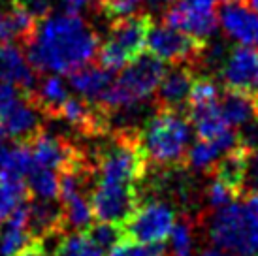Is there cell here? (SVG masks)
<instances>
[{
  "instance_id": "9a60e30c",
  "label": "cell",
  "mask_w": 258,
  "mask_h": 256,
  "mask_svg": "<svg viewBox=\"0 0 258 256\" xmlns=\"http://www.w3.org/2000/svg\"><path fill=\"white\" fill-rule=\"evenodd\" d=\"M36 15L15 0H0V43L25 47L38 25Z\"/></svg>"
},
{
  "instance_id": "5bb4252c",
  "label": "cell",
  "mask_w": 258,
  "mask_h": 256,
  "mask_svg": "<svg viewBox=\"0 0 258 256\" xmlns=\"http://www.w3.org/2000/svg\"><path fill=\"white\" fill-rule=\"evenodd\" d=\"M194 72L190 66H173L166 70L162 81L155 91V106L157 109H172L183 111L188 107V96L194 83Z\"/></svg>"
},
{
  "instance_id": "8fae6325",
  "label": "cell",
  "mask_w": 258,
  "mask_h": 256,
  "mask_svg": "<svg viewBox=\"0 0 258 256\" xmlns=\"http://www.w3.org/2000/svg\"><path fill=\"white\" fill-rule=\"evenodd\" d=\"M219 78L224 89L239 91L258 98V49L237 45L228 51Z\"/></svg>"
},
{
  "instance_id": "f546056e",
  "label": "cell",
  "mask_w": 258,
  "mask_h": 256,
  "mask_svg": "<svg viewBox=\"0 0 258 256\" xmlns=\"http://www.w3.org/2000/svg\"><path fill=\"white\" fill-rule=\"evenodd\" d=\"M144 0H102L98 4V12L104 14L109 21L119 19V17H126L138 12V8L142 6Z\"/></svg>"
},
{
  "instance_id": "ba28073f",
  "label": "cell",
  "mask_w": 258,
  "mask_h": 256,
  "mask_svg": "<svg viewBox=\"0 0 258 256\" xmlns=\"http://www.w3.org/2000/svg\"><path fill=\"white\" fill-rule=\"evenodd\" d=\"M140 204H142V196L136 185L93 183L91 206H93L94 219L98 222L124 226L134 217Z\"/></svg>"
},
{
  "instance_id": "8992f818",
  "label": "cell",
  "mask_w": 258,
  "mask_h": 256,
  "mask_svg": "<svg viewBox=\"0 0 258 256\" xmlns=\"http://www.w3.org/2000/svg\"><path fill=\"white\" fill-rule=\"evenodd\" d=\"M43 119L29 93L0 81V138L29 143L43 128Z\"/></svg>"
},
{
  "instance_id": "83f0119b",
  "label": "cell",
  "mask_w": 258,
  "mask_h": 256,
  "mask_svg": "<svg viewBox=\"0 0 258 256\" xmlns=\"http://www.w3.org/2000/svg\"><path fill=\"white\" fill-rule=\"evenodd\" d=\"M204 202H206V206H208V211H215V209H221L224 206H230V204H234L237 202L239 198V194H237L232 186L224 185L222 181L219 179H211V183L206 186V190H204Z\"/></svg>"
},
{
  "instance_id": "4316f807",
  "label": "cell",
  "mask_w": 258,
  "mask_h": 256,
  "mask_svg": "<svg viewBox=\"0 0 258 256\" xmlns=\"http://www.w3.org/2000/svg\"><path fill=\"white\" fill-rule=\"evenodd\" d=\"M221 93H222V89L215 79L202 76V78L194 79L192 89H190V96H188V107L217 104L219 98H221ZM188 107H186V109H188Z\"/></svg>"
},
{
  "instance_id": "4fadbf2b",
  "label": "cell",
  "mask_w": 258,
  "mask_h": 256,
  "mask_svg": "<svg viewBox=\"0 0 258 256\" xmlns=\"http://www.w3.org/2000/svg\"><path fill=\"white\" fill-rule=\"evenodd\" d=\"M34 164L40 168H49V170H64L74 158L78 157L83 149L64 136L51 134L45 128H42L32 140L29 142Z\"/></svg>"
},
{
  "instance_id": "ab89813d",
  "label": "cell",
  "mask_w": 258,
  "mask_h": 256,
  "mask_svg": "<svg viewBox=\"0 0 258 256\" xmlns=\"http://www.w3.org/2000/svg\"><path fill=\"white\" fill-rule=\"evenodd\" d=\"M213 2H217V0H213ZM219 2H239V0H219Z\"/></svg>"
},
{
  "instance_id": "2e32d148",
  "label": "cell",
  "mask_w": 258,
  "mask_h": 256,
  "mask_svg": "<svg viewBox=\"0 0 258 256\" xmlns=\"http://www.w3.org/2000/svg\"><path fill=\"white\" fill-rule=\"evenodd\" d=\"M34 66L27 58L19 43H0V81L19 87L25 93H32L38 85Z\"/></svg>"
},
{
  "instance_id": "7402d4cb",
  "label": "cell",
  "mask_w": 258,
  "mask_h": 256,
  "mask_svg": "<svg viewBox=\"0 0 258 256\" xmlns=\"http://www.w3.org/2000/svg\"><path fill=\"white\" fill-rule=\"evenodd\" d=\"M29 200L27 181L14 179L0 173V222H4L12 213Z\"/></svg>"
},
{
  "instance_id": "6da1fadb",
  "label": "cell",
  "mask_w": 258,
  "mask_h": 256,
  "mask_svg": "<svg viewBox=\"0 0 258 256\" xmlns=\"http://www.w3.org/2000/svg\"><path fill=\"white\" fill-rule=\"evenodd\" d=\"M100 43L93 25L79 12L68 10L40 17L34 34L23 49L36 72L66 76L93 62Z\"/></svg>"
},
{
  "instance_id": "ac0fdd59",
  "label": "cell",
  "mask_w": 258,
  "mask_h": 256,
  "mask_svg": "<svg viewBox=\"0 0 258 256\" xmlns=\"http://www.w3.org/2000/svg\"><path fill=\"white\" fill-rule=\"evenodd\" d=\"M219 113L228 126L243 128L258 117V98L251 94L222 89L219 98Z\"/></svg>"
},
{
  "instance_id": "1f68e13d",
  "label": "cell",
  "mask_w": 258,
  "mask_h": 256,
  "mask_svg": "<svg viewBox=\"0 0 258 256\" xmlns=\"http://www.w3.org/2000/svg\"><path fill=\"white\" fill-rule=\"evenodd\" d=\"M175 2L177 0H144V6H145L144 12H147L151 17H155V15H162L164 17V14Z\"/></svg>"
},
{
  "instance_id": "7a4b0ae2",
  "label": "cell",
  "mask_w": 258,
  "mask_h": 256,
  "mask_svg": "<svg viewBox=\"0 0 258 256\" xmlns=\"http://www.w3.org/2000/svg\"><path fill=\"white\" fill-rule=\"evenodd\" d=\"M190 121L183 111L157 109L145 128L140 132L142 149L147 158V166L157 168H177L185 166V158L190 147Z\"/></svg>"
},
{
  "instance_id": "836d02e7",
  "label": "cell",
  "mask_w": 258,
  "mask_h": 256,
  "mask_svg": "<svg viewBox=\"0 0 258 256\" xmlns=\"http://www.w3.org/2000/svg\"><path fill=\"white\" fill-rule=\"evenodd\" d=\"M243 196H245V200H243L245 209H247V211L258 221V190L247 192V194H243Z\"/></svg>"
},
{
  "instance_id": "74e56055",
  "label": "cell",
  "mask_w": 258,
  "mask_h": 256,
  "mask_svg": "<svg viewBox=\"0 0 258 256\" xmlns=\"http://www.w3.org/2000/svg\"><path fill=\"white\" fill-rule=\"evenodd\" d=\"M8 151H10V145H8V140L0 138V171L4 168V162H6Z\"/></svg>"
},
{
  "instance_id": "e0dca14e",
  "label": "cell",
  "mask_w": 258,
  "mask_h": 256,
  "mask_svg": "<svg viewBox=\"0 0 258 256\" xmlns=\"http://www.w3.org/2000/svg\"><path fill=\"white\" fill-rule=\"evenodd\" d=\"M29 200L0 222V256H21L36 243L29 228Z\"/></svg>"
},
{
  "instance_id": "f1b7e54d",
  "label": "cell",
  "mask_w": 258,
  "mask_h": 256,
  "mask_svg": "<svg viewBox=\"0 0 258 256\" xmlns=\"http://www.w3.org/2000/svg\"><path fill=\"white\" fill-rule=\"evenodd\" d=\"M87 234L93 237L96 245H100L104 250H111L124 237V230L122 226L117 224H109V222H98L87 230Z\"/></svg>"
},
{
  "instance_id": "3957f363",
  "label": "cell",
  "mask_w": 258,
  "mask_h": 256,
  "mask_svg": "<svg viewBox=\"0 0 258 256\" xmlns=\"http://www.w3.org/2000/svg\"><path fill=\"white\" fill-rule=\"evenodd\" d=\"M166 74L164 62L151 55H140L130 64H126L121 74L111 81L108 91L96 102L104 113L111 119V115L121 113L124 109H132L144 104L157 91L158 83Z\"/></svg>"
},
{
  "instance_id": "9c48e42d",
  "label": "cell",
  "mask_w": 258,
  "mask_h": 256,
  "mask_svg": "<svg viewBox=\"0 0 258 256\" xmlns=\"http://www.w3.org/2000/svg\"><path fill=\"white\" fill-rule=\"evenodd\" d=\"M164 25L192 36L200 42H208L215 36L219 27L213 0H177L164 14Z\"/></svg>"
},
{
  "instance_id": "7c38bea8",
  "label": "cell",
  "mask_w": 258,
  "mask_h": 256,
  "mask_svg": "<svg viewBox=\"0 0 258 256\" xmlns=\"http://www.w3.org/2000/svg\"><path fill=\"white\" fill-rule=\"evenodd\" d=\"M219 25L232 42L258 49V14L241 2H222L217 10Z\"/></svg>"
},
{
  "instance_id": "d6986e66",
  "label": "cell",
  "mask_w": 258,
  "mask_h": 256,
  "mask_svg": "<svg viewBox=\"0 0 258 256\" xmlns=\"http://www.w3.org/2000/svg\"><path fill=\"white\" fill-rule=\"evenodd\" d=\"M29 96L45 119L55 121L60 106L70 98V93H68V83L64 79L58 74H49L45 78L38 79L36 89Z\"/></svg>"
},
{
  "instance_id": "30bf717a",
  "label": "cell",
  "mask_w": 258,
  "mask_h": 256,
  "mask_svg": "<svg viewBox=\"0 0 258 256\" xmlns=\"http://www.w3.org/2000/svg\"><path fill=\"white\" fill-rule=\"evenodd\" d=\"M173 224L175 213L172 206L162 200H149L140 204L134 217L122 226V230L124 237L138 243H164L166 237H170Z\"/></svg>"
},
{
  "instance_id": "4dcf8cb0",
  "label": "cell",
  "mask_w": 258,
  "mask_h": 256,
  "mask_svg": "<svg viewBox=\"0 0 258 256\" xmlns=\"http://www.w3.org/2000/svg\"><path fill=\"white\" fill-rule=\"evenodd\" d=\"M243 190H245V194H247V192L258 190V149L249 151V157H247V168H245Z\"/></svg>"
},
{
  "instance_id": "ffe728a7",
  "label": "cell",
  "mask_w": 258,
  "mask_h": 256,
  "mask_svg": "<svg viewBox=\"0 0 258 256\" xmlns=\"http://www.w3.org/2000/svg\"><path fill=\"white\" fill-rule=\"evenodd\" d=\"M113 81V72L104 70L98 64H87L81 66L72 74H68V85L81 96L96 104L102 98V94L108 91V87Z\"/></svg>"
},
{
  "instance_id": "d590c367",
  "label": "cell",
  "mask_w": 258,
  "mask_h": 256,
  "mask_svg": "<svg viewBox=\"0 0 258 256\" xmlns=\"http://www.w3.org/2000/svg\"><path fill=\"white\" fill-rule=\"evenodd\" d=\"M21 256H51V254L47 252L45 245H42V243H34V245L29 247V249L25 250Z\"/></svg>"
},
{
  "instance_id": "44dd1931",
  "label": "cell",
  "mask_w": 258,
  "mask_h": 256,
  "mask_svg": "<svg viewBox=\"0 0 258 256\" xmlns=\"http://www.w3.org/2000/svg\"><path fill=\"white\" fill-rule=\"evenodd\" d=\"M196 226L198 222L188 213H183L175 221L170 232L168 256H194L196 250Z\"/></svg>"
},
{
  "instance_id": "603a6c76",
  "label": "cell",
  "mask_w": 258,
  "mask_h": 256,
  "mask_svg": "<svg viewBox=\"0 0 258 256\" xmlns=\"http://www.w3.org/2000/svg\"><path fill=\"white\" fill-rule=\"evenodd\" d=\"M30 198L36 200H58V188H60V175L57 170L40 168L34 166L27 177Z\"/></svg>"
},
{
  "instance_id": "8d00e7d4",
  "label": "cell",
  "mask_w": 258,
  "mask_h": 256,
  "mask_svg": "<svg viewBox=\"0 0 258 256\" xmlns=\"http://www.w3.org/2000/svg\"><path fill=\"white\" fill-rule=\"evenodd\" d=\"M198 256H237V254L230 252V250L219 249V247H211V249H204Z\"/></svg>"
},
{
  "instance_id": "5b68a950",
  "label": "cell",
  "mask_w": 258,
  "mask_h": 256,
  "mask_svg": "<svg viewBox=\"0 0 258 256\" xmlns=\"http://www.w3.org/2000/svg\"><path fill=\"white\" fill-rule=\"evenodd\" d=\"M153 17L147 12H136L126 17L113 19L108 38L100 43L96 55L98 66L108 72H119L144 53Z\"/></svg>"
},
{
  "instance_id": "d4e9b609",
  "label": "cell",
  "mask_w": 258,
  "mask_h": 256,
  "mask_svg": "<svg viewBox=\"0 0 258 256\" xmlns=\"http://www.w3.org/2000/svg\"><path fill=\"white\" fill-rule=\"evenodd\" d=\"M34 166L36 164H34V157H32L29 143H17L8 151L6 162H4V168L0 173L25 181L30 175V171L34 170Z\"/></svg>"
},
{
  "instance_id": "f35d334b",
  "label": "cell",
  "mask_w": 258,
  "mask_h": 256,
  "mask_svg": "<svg viewBox=\"0 0 258 256\" xmlns=\"http://www.w3.org/2000/svg\"><path fill=\"white\" fill-rule=\"evenodd\" d=\"M247 4H249L251 10H254V12L258 14V0H247Z\"/></svg>"
},
{
  "instance_id": "52a82bcc",
  "label": "cell",
  "mask_w": 258,
  "mask_h": 256,
  "mask_svg": "<svg viewBox=\"0 0 258 256\" xmlns=\"http://www.w3.org/2000/svg\"><path fill=\"white\" fill-rule=\"evenodd\" d=\"M206 42L185 34L168 25H153L147 34V47L157 58L172 66H190L196 70L200 66Z\"/></svg>"
},
{
  "instance_id": "e575fe53",
  "label": "cell",
  "mask_w": 258,
  "mask_h": 256,
  "mask_svg": "<svg viewBox=\"0 0 258 256\" xmlns=\"http://www.w3.org/2000/svg\"><path fill=\"white\" fill-rule=\"evenodd\" d=\"M66 4L68 10H74V12H79V10H83V8H89V6H94L98 8L102 0H62Z\"/></svg>"
},
{
  "instance_id": "277c9868",
  "label": "cell",
  "mask_w": 258,
  "mask_h": 256,
  "mask_svg": "<svg viewBox=\"0 0 258 256\" xmlns=\"http://www.w3.org/2000/svg\"><path fill=\"white\" fill-rule=\"evenodd\" d=\"M198 224L206 228L213 247L230 250L237 256L258 254V221L243 204L234 202L215 211H204Z\"/></svg>"
},
{
  "instance_id": "d6a6232c",
  "label": "cell",
  "mask_w": 258,
  "mask_h": 256,
  "mask_svg": "<svg viewBox=\"0 0 258 256\" xmlns=\"http://www.w3.org/2000/svg\"><path fill=\"white\" fill-rule=\"evenodd\" d=\"M15 2H19L21 6L30 10L36 17H43V15L47 14L51 4V0H15Z\"/></svg>"
},
{
  "instance_id": "484cf974",
  "label": "cell",
  "mask_w": 258,
  "mask_h": 256,
  "mask_svg": "<svg viewBox=\"0 0 258 256\" xmlns=\"http://www.w3.org/2000/svg\"><path fill=\"white\" fill-rule=\"evenodd\" d=\"M222 153L215 143L206 142V140H198L188 147L185 158V166L192 171H211L217 160L222 157Z\"/></svg>"
},
{
  "instance_id": "cb8c5ba5",
  "label": "cell",
  "mask_w": 258,
  "mask_h": 256,
  "mask_svg": "<svg viewBox=\"0 0 258 256\" xmlns=\"http://www.w3.org/2000/svg\"><path fill=\"white\" fill-rule=\"evenodd\" d=\"M57 256H106L87 232H66L57 241Z\"/></svg>"
}]
</instances>
